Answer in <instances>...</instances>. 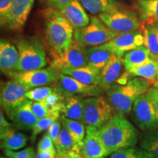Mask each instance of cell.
I'll return each instance as SVG.
<instances>
[{
  "instance_id": "obj_9",
  "label": "cell",
  "mask_w": 158,
  "mask_h": 158,
  "mask_svg": "<svg viewBox=\"0 0 158 158\" xmlns=\"http://www.w3.org/2000/svg\"><path fill=\"white\" fill-rule=\"evenodd\" d=\"M133 117L138 127L144 131L155 129L158 126L157 114L147 92L140 96L134 102Z\"/></svg>"
},
{
  "instance_id": "obj_45",
  "label": "cell",
  "mask_w": 158,
  "mask_h": 158,
  "mask_svg": "<svg viewBox=\"0 0 158 158\" xmlns=\"http://www.w3.org/2000/svg\"><path fill=\"white\" fill-rule=\"evenodd\" d=\"M10 127H12L11 124L6 120L3 113L1 111V114H0V131H2V130H5Z\"/></svg>"
},
{
  "instance_id": "obj_18",
  "label": "cell",
  "mask_w": 158,
  "mask_h": 158,
  "mask_svg": "<svg viewBox=\"0 0 158 158\" xmlns=\"http://www.w3.org/2000/svg\"><path fill=\"white\" fill-rule=\"evenodd\" d=\"M20 54L17 47L7 40L0 42V68L6 76L16 71L19 64Z\"/></svg>"
},
{
  "instance_id": "obj_16",
  "label": "cell",
  "mask_w": 158,
  "mask_h": 158,
  "mask_svg": "<svg viewBox=\"0 0 158 158\" xmlns=\"http://www.w3.org/2000/svg\"><path fill=\"white\" fill-rule=\"evenodd\" d=\"M123 57L114 54L99 75L98 86L102 91H107L116 84L122 75Z\"/></svg>"
},
{
  "instance_id": "obj_6",
  "label": "cell",
  "mask_w": 158,
  "mask_h": 158,
  "mask_svg": "<svg viewBox=\"0 0 158 158\" xmlns=\"http://www.w3.org/2000/svg\"><path fill=\"white\" fill-rule=\"evenodd\" d=\"M107 97L92 96L84 100V124L100 129L116 114Z\"/></svg>"
},
{
  "instance_id": "obj_48",
  "label": "cell",
  "mask_w": 158,
  "mask_h": 158,
  "mask_svg": "<svg viewBox=\"0 0 158 158\" xmlns=\"http://www.w3.org/2000/svg\"><path fill=\"white\" fill-rule=\"evenodd\" d=\"M0 158H10V157H6V156H5V157H2H2H0Z\"/></svg>"
},
{
  "instance_id": "obj_3",
  "label": "cell",
  "mask_w": 158,
  "mask_h": 158,
  "mask_svg": "<svg viewBox=\"0 0 158 158\" xmlns=\"http://www.w3.org/2000/svg\"><path fill=\"white\" fill-rule=\"evenodd\" d=\"M151 85L144 78H132L124 85H114L106 92V97L116 114L125 116L130 113L135 100L149 91Z\"/></svg>"
},
{
  "instance_id": "obj_19",
  "label": "cell",
  "mask_w": 158,
  "mask_h": 158,
  "mask_svg": "<svg viewBox=\"0 0 158 158\" xmlns=\"http://www.w3.org/2000/svg\"><path fill=\"white\" fill-rule=\"evenodd\" d=\"M85 10L78 0H73L59 11L76 29L86 27L89 23L90 19Z\"/></svg>"
},
{
  "instance_id": "obj_25",
  "label": "cell",
  "mask_w": 158,
  "mask_h": 158,
  "mask_svg": "<svg viewBox=\"0 0 158 158\" xmlns=\"http://www.w3.org/2000/svg\"><path fill=\"white\" fill-rule=\"evenodd\" d=\"M137 8L142 22H158V0H138Z\"/></svg>"
},
{
  "instance_id": "obj_42",
  "label": "cell",
  "mask_w": 158,
  "mask_h": 158,
  "mask_svg": "<svg viewBox=\"0 0 158 158\" xmlns=\"http://www.w3.org/2000/svg\"><path fill=\"white\" fill-rule=\"evenodd\" d=\"M73 1V0H48L51 7L54 9L58 10L62 9L63 7H64L65 6L68 5Z\"/></svg>"
},
{
  "instance_id": "obj_28",
  "label": "cell",
  "mask_w": 158,
  "mask_h": 158,
  "mask_svg": "<svg viewBox=\"0 0 158 158\" xmlns=\"http://www.w3.org/2000/svg\"><path fill=\"white\" fill-rule=\"evenodd\" d=\"M60 121L62 123V126L68 130L75 143L78 147L81 148L85 138V133H86V130H85L86 129L84 125V124L81 122L76 121V120L70 119V118L64 117V116H62Z\"/></svg>"
},
{
  "instance_id": "obj_12",
  "label": "cell",
  "mask_w": 158,
  "mask_h": 158,
  "mask_svg": "<svg viewBox=\"0 0 158 158\" xmlns=\"http://www.w3.org/2000/svg\"><path fill=\"white\" fill-rule=\"evenodd\" d=\"M53 84V87L59 94L63 97L71 95L98 96L100 95L102 89L96 85H86L68 75L60 73L59 78Z\"/></svg>"
},
{
  "instance_id": "obj_29",
  "label": "cell",
  "mask_w": 158,
  "mask_h": 158,
  "mask_svg": "<svg viewBox=\"0 0 158 158\" xmlns=\"http://www.w3.org/2000/svg\"><path fill=\"white\" fill-rule=\"evenodd\" d=\"M141 148L152 154L155 158H158V130L145 131L140 138Z\"/></svg>"
},
{
  "instance_id": "obj_37",
  "label": "cell",
  "mask_w": 158,
  "mask_h": 158,
  "mask_svg": "<svg viewBox=\"0 0 158 158\" xmlns=\"http://www.w3.org/2000/svg\"><path fill=\"white\" fill-rule=\"evenodd\" d=\"M37 152H51L57 153L54 141L48 133H45L37 145Z\"/></svg>"
},
{
  "instance_id": "obj_41",
  "label": "cell",
  "mask_w": 158,
  "mask_h": 158,
  "mask_svg": "<svg viewBox=\"0 0 158 158\" xmlns=\"http://www.w3.org/2000/svg\"><path fill=\"white\" fill-rule=\"evenodd\" d=\"M147 94L149 96L152 101L158 119V87L155 86L151 87L147 92Z\"/></svg>"
},
{
  "instance_id": "obj_31",
  "label": "cell",
  "mask_w": 158,
  "mask_h": 158,
  "mask_svg": "<svg viewBox=\"0 0 158 158\" xmlns=\"http://www.w3.org/2000/svg\"><path fill=\"white\" fill-rule=\"evenodd\" d=\"M57 152L70 151L73 149H78L81 151V147H78L73 139L68 130L64 127H62L59 137L54 143Z\"/></svg>"
},
{
  "instance_id": "obj_1",
  "label": "cell",
  "mask_w": 158,
  "mask_h": 158,
  "mask_svg": "<svg viewBox=\"0 0 158 158\" xmlns=\"http://www.w3.org/2000/svg\"><path fill=\"white\" fill-rule=\"evenodd\" d=\"M98 133L109 155L118 150L134 147L138 141V130L125 116L119 114L98 129Z\"/></svg>"
},
{
  "instance_id": "obj_22",
  "label": "cell",
  "mask_w": 158,
  "mask_h": 158,
  "mask_svg": "<svg viewBox=\"0 0 158 158\" xmlns=\"http://www.w3.org/2000/svg\"><path fill=\"white\" fill-rule=\"evenodd\" d=\"M157 59L143 45L126 53L123 56V63L126 71H128L139 65Z\"/></svg>"
},
{
  "instance_id": "obj_24",
  "label": "cell",
  "mask_w": 158,
  "mask_h": 158,
  "mask_svg": "<svg viewBox=\"0 0 158 158\" xmlns=\"http://www.w3.org/2000/svg\"><path fill=\"white\" fill-rule=\"evenodd\" d=\"M60 73L73 77L84 84L98 86L100 72L89 65L76 68L63 69Z\"/></svg>"
},
{
  "instance_id": "obj_5",
  "label": "cell",
  "mask_w": 158,
  "mask_h": 158,
  "mask_svg": "<svg viewBox=\"0 0 158 158\" xmlns=\"http://www.w3.org/2000/svg\"><path fill=\"white\" fill-rule=\"evenodd\" d=\"M118 34L111 30L99 18L92 16L87 26L75 29L73 38L86 48L98 46L109 42Z\"/></svg>"
},
{
  "instance_id": "obj_33",
  "label": "cell",
  "mask_w": 158,
  "mask_h": 158,
  "mask_svg": "<svg viewBox=\"0 0 158 158\" xmlns=\"http://www.w3.org/2000/svg\"><path fill=\"white\" fill-rule=\"evenodd\" d=\"M110 158H155V157L142 148L130 147L115 152L111 154Z\"/></svg>"
},
{
  "instance_id": "obj_35",
  "label": "cell",
  "mask_w": 158,
  "mask_h": 158,
  "mask_svg": "<svg viewBox=\"0 0 158 158\" xmlns=\"http://www.w3.org/2000/svg\"><path fill=\"white\" fill-rule=\"evenodd\" d=\"M64 97L61 95L56 91L49 95L45 100H43L46 108L50 112L60 111L62 110L63 101H64Z\"/></svg>"
},
{
  "instance_id": "obj_34",
  "label": "cell",
  "mask_w": 158,
  "mask_h": 158,
  "mask_svg": "<svg viewBox=\"0 0 158 158\" xmlns=\"http://www.w3.org/2000/svg\"><path fill=\"white\" fill-rule=\"evenodd\" d=\"M54 92L55 89L53 86H39L31 89L27 93V98L31 101L41 102Z\"/></svg>"
},
{
  "instance_id": "obj_10",
  "label": "cell",
  "mask_w": 158,
  "mask_h": 158,
  "mask_svg": "<svg viewBox=\"0 0 158 158\" xmlns=\"http://www.w3.org/2000/svg\"><path fill=\"white\" fill-rule=\"evenodd\" d=\"M88 65L86 48L73 38L70 46L57 56L53 57L51 68L59 72L63 69L81 68Z\"/></svg>"
},
{
  "instance_id": "obj_36",
  "label": "cell",
  "mask_w": 158,
  "mask_h": 158,
  "mask_svg": "<svg viewBox=\"0 0 158 158\" xmlns=\"http://www.w3.org/2000/svg\"><path fill=\"white\" fill-rule=\"evenodd\" d=\"M6 157L10 158H35V153L33 148L28 147L27 149L16 152L13 150H4Z\"/></svg>"
},
{
  "instance_id": "obj_47",
  "label": "cell",
  "mask_w": 158,
  "mask_h": 158,
  "mask_svg": "<svg viewBox=\"0 0 158 158\" xmlns=\"http://www.w3.org/2000/svg\"><path fill=\"white\" fill-rule=\"evenodd\" d=\"M154 86H157V87H158V81H157V83H156V84H155V85H154Z\"/></svg>"
},
{
  "instance_id": "obj_30",
  "label": "cell",
  "mask_w": 158,
  "mask_h": 158,
  "mask_svg": "<svg viewBox=\"0 0 158 158\" xmlns=\"http://www.w3.org/2000/svg\"><path fill=\"white\" fill-rule=\"evenodd\" d=\"M144 45L158 59V30L153 23L146 24L143 30Z\"/></svg>"
},
{
  "instance_id": "obj_38",
  "label": "cell",
  "mask_w": 158,
  "mask_h": 158,
  "mask_svg": "<svg viewBox=\"0 0 158 158\" xmlns=\"http://www.w3.org/2000/svg\"><path fill=\"white\" fill-rule=\"evenodd\" d=\"M31 108H32V110L33 112H34V114H35V116L38 118V119L39 118H44L51 113V112H50L48 110V108H46L45 103L43 101L41 102L32 101Z\"/></svg>"
},
{
  "instance_id": "obj_44",
  "label": "cell",
  "mask_w": 158,
  "mask_h": 158,
  "mask_svg": "<svg viewBox=\"0 0 158 158\" xmlns=\"http://www.w3.org/2000/svg\"><path fill=\"white\" fill-rule=\"evenodd\" d=\"M56 153L51 152H37L35 158H56Z\"/></svg>"
},
{
  "instance_id": "obj_14",
  "label": "cell",
  "mask_w": 158,
  "mask_h": 158,
  "mask_svg": "<svg viewBox=\"0 0 158 158\" xmlns=\"http://www.w3.org/2000/svg\"><path fill=\"white\" fill-rule=\"evenodd\" d=\"M106 44L114 54L123 57L128 51L143 45L144 36L141 31L138 30L119 33Z\"/></svg>"
},
{
  "instance_id": "obj_39",
  "label": "cell",
  "mask_w": 158,
  "mask_h": 158,
  "mask_svg": "<svg viewBox=\"0 0 158 158\" xmlns=\"http://www.w3.org/2000/svg\"><path fill=\"white\" fill-rule=\"evenodd\" d=\"M61 122V121H60ZM59 120L55 121L47 130V133L50 136L54 143L56 142L61 131V123Z\"/></svg>"
},
{
  "instance_id": "obj_2",
  "label": "cell",
  "mask_w": 158,
  "mask_h": 158,
  "mask_svg": "<svg viewBox=\"0 0 158 158\" xmlns=\"http://www.w3.org/2000/svg\"><path fill=\"white\" fill-rule=\"evenodd\" d=\"M45 36L53 57L62 54L70 46L74 27L58 10L51 8L45 13Z\"/></svg>"
},
{
  "instance_id": "obj_32",
  "label": "cell",
  "mask_w": 158,
  "mask_h": 158,
  "mask_svg": "<svg viewBox=\"0 0 158 158\" xmlns=\"http://www.w3.org/2000/svg\"><path fill=\"white\" fill-rule=\"evenodd\" d=\"M60 111H54L45 116L44 118H39L38 121L35 124L32 129V133L31 136V141L34 143L37 135L41 133L45 130H48V128L55 121L58 120L60 116Z\"/></svg>"
},
{
  "instance_id": "obj_11",
  "label": "cell",
  "mask_w": 158,
  "mask_h": 158,
  "mask_svg": "<svg viewBox=\"0 0 158 158\" xmlns=\"http://www.w3.org/2000/svg\"><path fill=\"white\" fill-rule=\"evenodd\" d=\"M34 0H13L8 10L0 18L1 26L10 30L19 31L27 22Z\"/></svg>"
},
{
  "instance_id": "obj_7",
  "label": "cell",
  "mask_w": 158,
  "mask_h": 158,
  "mask_svg": "<svg viewBox=\"0 0 158 158\" xmlns=\"http://www.w3.org/2000/svg\"><path fill=\"white\" fill-rule=\"evenodd\" d=\"M98 18L111 30L118 34L138 30L141 27V21L135 12L122 7L99 14Z\"/></svg>"
},
{
  "instance_id": "obj_17",
  "label": "cell",
  "mask_w": 158,
  "mask_h": 158,
  "mask_svg": "<svg viewBox=\"0 0 158 158\" xmlns=\"http://www.w3.org/2000/svg\"><path fill=\"white\" fill-rule=\"evenodd\" d=\"M31 105L32 101L27 100L24 103L7 114L8 118L18 129L32 130L38 121V118L31 108Z\"/></svg>"
},
{
  "instance_id": "obj_21",
  "label": "cell",
  "mask_w": 158,
  "mask_h": 158,
  "mask_svg": "<svg viewBox=\"0 0 158 158\" xmlns=\"http://www.w3.org/2000/svg\"><path fill=\"white\" fill-rule=\"evenodd\" d=\"M61 113L64 117L84 123V99L82 96L65 97Z\"/></svg>"
},
{
  "instance_id": "obj_13",
  "label": "cell",
  "mask_w": 158,
  "mask_h": 158,
  "mask_svg": "<svg viewBox=\"0 0 158 158\" xmlns=\"http://www.w3.org/2000/svg\"><path fill=\"white\" fill-rule=\"evenodd\" d=\"M59 74L60 72L50 67V68H42L24 72L15 71L10 75L9 77L17 79L32 89L54 84L59 78Z\"/></svg>"
},
{
  "instance_id": "obj_43",
  "label": "cell",
  "mask_w": 158,
  "mask_h": 158,
  "mask_svg": "<svg viewBox=\"0 0 158 158\" xmlns=\"http://www.w3.org/2000/svg\"><path fill=\"white\" fill-rule=\"evenodd\" d=\"M13 0H0V18L6 14Z\"/></svg>"
},
{
  "instance_id": "obj_40",
  "label": "cell",
  "mask_w": 158,
  "mask_h": 158,
  "mask_svg": "<svg viewBox=\"0 0 158 158\" xmlns=\"http://www.w3.org/2000/svg\"><path fill=\"white\" fill-rule=\"evenodd\" d=\"M56 158H84L81 151L78 149H73L70 151L57 152Z\"/></svg>"
},
{
  "instance_id": "obj_20",
  "label": "cell",
  "mask_w": 158,
  "mask_h": 158,
  "mask_svg": "<svg viewBox=\"0 0 158 158\" xmlns=\"http://www.w3.org/2000/svg\"><path fill=\"white\" fill-rule=\"evenodd\" d=\"M88 65L100 72L114 54L106 43L86 48Z\"/></svg>"
},
{
  "instance_id": "obj_27",
  "label": "cell",
  "mask_w": 158,
  "mask_h": 158,
  "mask_svg": "<svg viewBox=\"0 0 158 158\" xmlns=\"http://www.w3.org/2000/svg\"><path fill=\"white\" fill-rule=\"evenodd\" d=\"M157 65L158 59L152 60L130 69L127 72H129L131 76L144 78L147 80L151 84L155 85L157 82Z\"/></svg>"
},
{
  "instance_id": "obj_15",
  "label": "cell",
  "mask_w": 158,
  "mask_h": 158,
  "mask_svg": "<svg viewBox=\"0 0 158 158\" xmlns=\"http://www.w3.org/2000/svg\"><path fill=\"white\" fill-rule=\"evenodd\" d=\"M81 153L84 158H106L109 155L99 135L98 128L86 126Z\"/></svg>"
},
{
  "instance_id": "obj_26",
  "label": "cell",
  "mask_w": 158,
  "mask_h": 158,
  "mask_svg": "<svg viewBox=\"0 0 158 158\" xmlns=\"http://www.w3.org/2000/svg\"><path fill=\"white\" fill-rule=\"evenodd\" d=\"M91 14H101L122 7L117 0H78Z\"/></svg>"
},
{
  "instance_id": "obj_23",
  "label": "cell",
  "mask_w": 158,
  "mask_h": 158,
  "mask_svg": "<svg viewBox=\"0 0 158 158\" xmlns=\"http://www.w3.org/2000/svg\"><path fill=\"white\" fill-rule=\"evenodd\" d=\"M1 148L4 150L16 151L24 147L27 143V138L24 134L17 132L13 127L0 131Z\"/></svg>"
},
{
  "instance_id": "obj_4",
  "label": "cell",
  "mask_w": 158,
  "mask_h": 158,
  "mask_svg": "<svg viewBox=\"0 0 158 158\" xmlns=\"http://www.w3.org/2000/svg\"><path fill=\"white\" fill-rule=\"evenodd\" d=\"M15 43L20 54L16 71L38 70L46 66V55L40 41L34 38H20Z\"/></svg>"
},
{
  "instance_id": "obj_46",
  "label": "cell",
  "mask_w": 158,
  "mask_h": 158,
  "mask_svg": "<svg viewBox=\"0 0 158 158\" xmlns=\"http://www.w3.org/2000/svg\"><path fill=\"white\" fill-rule=\"evenodd\" d=\"M157 81H158V65H157Z\"/></svg>"
},
{
  "instance_id": "obj_8",
  "label": "cell",
  "mask_w": 158,
  "mask_h": 158,
  "mask_svg": "<svg viewBox=\"0 0 158 158\" xmlns=\"http://www.w3.org/2000/svg\"><path fill=\"white\" fill-rule=\"evenodd\" d=\"M30 89L29 86L15 78H11L3 85L1 89L0 102L7 114L28 100L27 93Z\"/></svg>"
}]
</instances>
